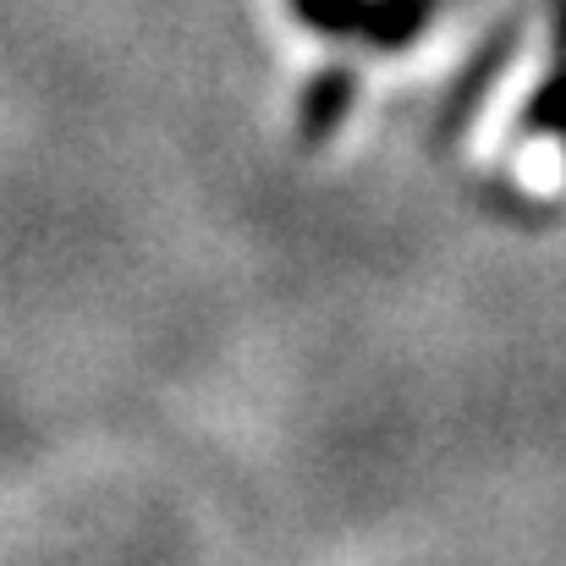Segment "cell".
<instances>
[{
	"instance_id": "cell-1",
	"label": "cell",
	"mask_w": 566,
	"mask_h": 566,
	"mask_svg": "<svg viewBox=\"0 0 566 566\" xmlns=\"http://www.w3.org/2000/svg\"><path fill=\"white\" fill-rule=\"evenodd\" d=\"M286 6L314 33L331 39L358 33L375 50H407L434 17V0H286Z\"/></svg>"
},
{
	"instance_id": "cell-2",
	"label": "cell",
	"mask_w": 566,
	"mask_h": 566,
	"mask_svg": "<svg viewBox=\"0 0 566 566\" xmlns=\"http://www.w3.org/2000/svg\"><path fill=\"white\" fill-rule=\"evenodd\" d=\"M353 94H358V77H353L347 66H325V72L303 88V105H297V133H303V144H325V138L347 122Z\"/></svg>"
},
{
	"instance_id": "cell-3",
	"label": "cell",
	"mask_w": 566,
	"mask_h": 566,
	"mask_svg": "<svg viewBox=\"0 0 566 566\" xmlns=\"http://www.w3.org/2000/svg\"><path fill=\"white\" fill-rule=\"evenodd\" d=\"M528 127H534V133H551V138L566 144V72H556V77L539 83V94L528 99Z\"/></svg>"
}]
</instances>
